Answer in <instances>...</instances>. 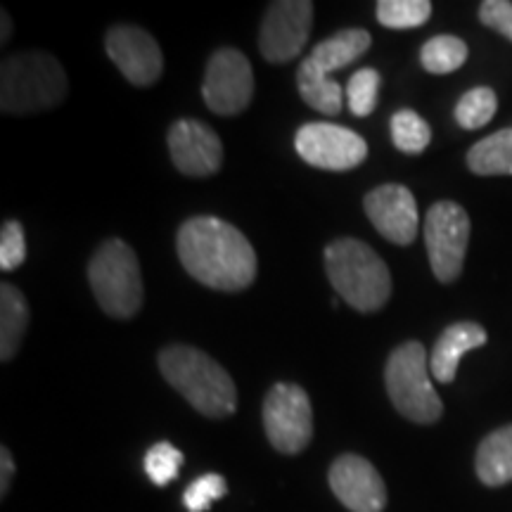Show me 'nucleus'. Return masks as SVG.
I'll list each match as a JSON object with an SVG mask.
<instances>
[{
	"label": "nucleus",
	"instance_id": "obj_16",
	"mask_svg": "<svg viewBox=\"0 0 512 512\" xmlns=\"http://www.w3.org/2000/svg\"><path fill=\"white\" fill-rule=\"evenodd\" d=\"M489 342V335L479 323H472V320H460V323L448 325V328L441 332V337L434 344L432 356H430V370L432 377L441 384H448L456 380L458 363L467 351L484 347Z\"/></svg>",
	"mask_w": 512,
	"mask_h": 512
},
{
	"label": "nucleus",
	"instance_id": "obj_27",
	"mask_svg": "<svg viewBox=\"0 0 512 512\" xmlns=\"http://www.w3.org/2000/svg\"><path fill=\"white\" fill-rule=\"evenodd\" d=\"M380 93V74L375 69H358L347 83V100L356 117H370L377 107Z\"/></svg>",
	"mask_w": 512,
	"mask_h": 512
},
{
	"label": "nucleus",
	"instance_id": "obj_22",
	"mask_svg": "<svg viewBox=\"0 0 512 512\" xmlns=\"http://www.w3.org/2000/svg\"><path fill=\"white\" fill-rule=\"evenodd\" d=\"M467 46L458 36L439 34L430 38L420 50L422 67L430 74H451L467 62Z\"/></svg>",
	"mask_w": 512,
	"mask_h": 512
},
{
	"label": "nucleus",
	"instance_id": "obj_32",
	"mask_svg": "<svg viewBox=\"0 0 512 512\" xmlns=\"http://www.w3.org/2000/svg\"><path fill=\"white\" fill-rule=\"evenodd\" d=\"M0 22H3V31H0V41L8 43V38L12 36V22H10L8 12H0Z\"/></svg>",
	"mask_w": 512,
	"mask_h": 512
},
{
	"label": "nucleus",
	"instance_id": "obj_2",
	"mask_svg": "<svg viewBox=\"0 0 512 512\" xmlns=\"http://www.w3.org/2000/svg\"><path fill=\"white\" fill-rule=\"evenodd\" d=\"M157 361L164 380L207 418H226L238 408L233 377L204 351L188 344H171L159 351Z\"/></svg>",
	"mask_w": 512,
	"mask_h": 512
},
{
	"label": "nucleus",
	"instance_id": "obj_18",
	"mask_svg": "<svg viewBox=\"0 0 512 512\" xmlns=\"http://www.w3.org/2000/svg\"><path fill=\"white\" fill-rule=\"evenodd\" d=\"M297 88L306 105L313 107V110L320 114H325V117H337V114L342 112V86H339L330 74H325L323 69L316 67L309 57L299 64Z\"/></svg>",
	"mask_w": 512,
	"mask_h": 512
},
{
	"label": "nucleus",
	"instance_id": "obj_20",
	"mask_svg": "<svg viewBox=\"0 0 512 512\" xmlns=\"http://www.w3.org/2000/svg\"><path fill=\"white\" fill-rule=\"evenodd\" d=\"M370 43H373V38H370L366 29H344L339 34L330 36L328 41L318 43L309 55V60L323 69L325 74H332L337 69L349 67L361 55H366Z\"/></svg>",
	"mask_w": 512,
	"mask_h": 512
},
{
	"label": "nucleus",
	"instance_id": "obj_17",
	"mask_svg": "<svg viewBox=\"0 0 512 512\" xmlns=\"http://www.w3.org/2000/svg\"><path fill=\"white\" fill-rule=\"evenodd\" d=\"M477 477L486 486L512 482V425L491 432L477 448Z\"/></svg>",
	"mask_w": 512,
	"mask_h": 512
},
{
	"label": "nucleus",
	"instance_id": "obj_15",
	"mask_svg": "<svg viewBox=\"0 0 512 512\" xmlns=\"http://www.w3.org/2000/svg\"><path fill=\"white\" fill-rule=\"evenodd\" d=\"M366 214L377 233L394 245H411L418 238L420 216L413 192L406 185L387 183L370 190L363 200Z\"/></svg>",
	"mask_w": 512,
	"mask_h": 512
},
{
	"label": "nucleus",
	"instance_id": "obj_7",
	"mask_svg": "<svg viewBox=\"0 0 512 512\" xmlns=\"http://www.w3.org/2000/svg\"><path fill=\"white\" fill-rule=\"evenodd\" d=\"M470 245V216L460 204L441 200L425 216V247L439 283H453L463 273Z\"/></svg>",
	"mask_w": 512,
	"mask_h": 512
},
{
	"label": "nucleus",
	"instance_id": "obj_3",
	"mask_svg": "<svg viewBox=\"0 0 512 512\" xmlns=\"http://www.w3.org/2000/svg\"><path fill=\"white\" fill-rule=\"evenodd\" d=\"M325 271L332 287L351 309L380 311L392 297V273L382 256L356 238H342L325 247Z\"/></svg>",
	"mask_w": 512,
	"mask_h": 512
},
{
	"label": "nucleus",
	"instance_id": "obj_31",
	"mask_svg": "<svg viewBox=\"0 0 512 512\" xmlns=\"http://www.w3.org/2000/svg\"><path fill=\"white\" fill-rule=\"evenodd\" d=\"M12 475H15V460H12L10 448H0V496H8Z\"/></svg>",
	"mask_w": 512,
	"mask_h": 512
},
{
	"label": "nucleus",
	"instance_id": "obj_21",
	"mask_svg": "<svg viewBox=\"0 0 512 512\" xmlns=\"http://www.w3.org/2000/svg\"><path fill=\"white\" fill-rule=\"evenodd\" d=\"M467 166L477 176H512V128H503L472 145Z\"/></svg>",
	"mask_w": 512,
	"mask_h": 512
},
{
	"label": "nucleus",
	"instance_id": "obj_6",
	"mask_svg": "<svg viewBox=\"0 0 512 512\" xmlns=\"http://www.w3.org/2000/svg\"><path fill=\"white\" fill-rule=\"evenodd\" d=\"M427 351L420 342H406L392 351L384 370L389 399L403 418L418 425H432L444 413L437 389L430 380Z\"/></svg>",
	"mask_w": 512,
	"mask_h": 512
},
{
	"label": "nucleus",
	"instance_id": "obj_28",
	"mask_svg": "<svg viewBox=\"0 0 512 512\" xmlns=\"http://www.w3.org/2000/svg\"><path fill=\"white\" fill-rule=\"evenodd\" d=\"M228 494V482L223 475H216V472H209V475H202L195 479L183 494V505L188 512H207L216 501H221L223 496Z\"/></svg>",
	"mask_w": 512,
	"mask_h": 512
},
{
	"label": "nucleus",
	"instance_id": "obj_9",
	"mask_svg": "<svg viewBox=\"0 0 512 512\" xmlns=\"http://www.w3.org/2000/svg\"><path fill=\"white\" fill-rule=\"evenodd\" d=\"M254 95L252 64L240 50L219 48L207 64L202 98L214 114L233 117L245 112Z\"/></svg>",
	"mask_w": 512,
	"mask_h": 512
},
{
	"label": "nucleus",
	"instance_id": "obj_10",
	"mask_svg": "<svg viewBox=\"0 0 512 512\" xmlns=\"http://www.w3.org/2000/svg\"><path fill=\"white\" fill-rule=\"evenodd\" d=\"M294 147L306 164L325 171L356 169L368 157L366 140L358 133L325 121H313L299 128Z\"/></svg>",
	"mask_w": 512,
	"mask_h": 512
},
{
	"label": "nucleus",
	"instance_id": "obj_24",
	"mask_svg": "<svg viewBox=\"0 0 512 512\" xmlns=\"http://www.w3.org/2000/svg\"><path fill=\"white\" fill-rule=\"evenodd\" d=\"M392 140L406 155H420L432 140V128L418 112L399 110L392 117Z\"/></svg>",
	"mask_w": 512,
	"mask_h": 512
},
{
	"label": "nucleus",
	"instance_id": "obj_19",
	"mask_svg": "<svg viewBox=\"0 0 512 512\" xmlns=\"http://www.w3.org/2000/svg\"><path fill=\"white\" fill-rule=\"evenodd\" d=\"M29 328V304L15 285H0V358L12 361Z\"/></svg>",
	"mask_w": 512,
	"mask_h": 512
},
{
	"label": "nucleus",
	"instance_id": "obj_1",
	"mask_svg": "<svg viewBox=\"0 0 512 512\" xmlns=\"http://www.w3.org/2000/svg\"><path fill=\"white\" fill-rule=\"evenodd\" d=\"M181 264L197 283L219 292H240L256 278V252L245 235L216 216H195L178 230Z\"/></svg>",
	"mask_w": 512,
	"mask_h": 512
},
{
	"label": "nucleus",
	"instance_id": "obj_8",
	"mask_svg": "<svg viewBox=\"0 0 512 512\" xmlns=\"http://www.w3.org/2000/svg\"><path fill=\"white\" fill-rule=\"evenodd\" d=\"M264 430L275 451L302 453L313 437V408L299 384L278 382L264 399Z\"/></svg>",
	"mask_w": 512,
	"mask_h": 512
},
{
	"label": "nucleus",
	"instance_id": "obj_13",
	"mask_svg": "<svg viewBox=\"0 0 512 512\" xmlns=\"http://www.w3.org/2000/svg\"><path fill=\"white\" fill-rule=\"evenodd\" d=\"M330 489L351 512H382L387 486L373 463L356 453H344L330 467Z\"/></svg>",
	"mask_w": 512,
	"mask_h": 512
},
{
	"label": "nucleus",
	"instance_id": "obj_26",
	"mask_svg": "<svg viewBox=\"0 0 512 512\" xmlns=\"http://www.w3.org/2000/svg\"><path fill=\"white\" fill-rule=\"evenodd\" d=\"M183 465V453L169 441H159L145 453V475L155 486H166L178 477Z\"/></svg>",
	"mask_w": 512,
	"mask_h": 512
},
{
	"label": "nucleus",
	"instance_id": "obj_25",
	"mask_svg": "<svg viewBox=\"0 0 512 512\" xmlns=\"http://www.w3.org/2000/svg\"><path fill=\"white\" fill-rule=\"evenodd\" d=\"M498 110V98L491 88L477 86L467 91L456 105V121L465 131H477L494 119Z\"/></svg>",
	"mask_w": 512,
	"mask_h": 512
},
{
	"label": "nucleus",
	"instance_id": "obj_4",
	"mask_svg": "<svg viewBox=\"0 0 512 512\" xmlns=\"http://www.w3.org/2000/svg\"><path fill=\"white\" fill-rule=\"evenodd\" d=\"M67 91V74L48 53L10 55L0 69V110L5 114L53 110L67 98Z\"/></svg>",
	"mask_w": 512,
	"mask_h": 512
},
{
	"label": "nucleus",
	"instance_id": "obj_11",
	"mask_svg": "<svg viewBox=\"0 0 512 512\" xmlns=\"http://www.w3.org/2000/svg\"><path fill=\"white\" fill-rule=\"evenodd\" d=\"M313 24L309 0H278L268 5L259 31L261 55L273 64H285L302 53Z\"/></svg>",
	"mask_w": 512,
	"mask_h": 512
},
{
	"label": "nucleus",
	"instance_id": "obj_29",
	"mask_svg": "<svg viewBox=\"0 0 512 512\" xmlns=\"http://www.w3.org/2000/svg\"><path fill=\"white\" fill-rule=\"evenodd\" d=\"M27 259V240H24V228L19 221H5L0 230V268L5 273L15 271Z\"/></svg>",
	"mask_w": 512,
	"mask_h": 512
},
{
	"label": "nucleus",
	"instance_id": "obj_23",
	"mask_svg": "<svg viewBox=\"0 0 512 512\" xmlns=\"http://www.w3.org/2000/svg\"><path fill=\"white\" fill-rule=\"evenodd\" d=\"M377 22L387 29H418L432 17L430 0H380Z\"/></svg>",
	"mask_w": 512,
	"mask_h": 512
},
{
	"label": "nucleus",
	"instance_id": "obj_14",
	"mask_svg": "<svg viewBox=\"0 0 512 512\" xmlns=\"http://www.w3.org/2000/svg\"><path fill=\"white\" fill-rule=\"evenodd\" d=\"M171 162L183 176H214L223 164V143L216 131L202 121L181 119L169 131Z\"/></svg>",
	"mask_w": 512,
	"mask_h": 512
},
{
	"label": "nucleus",
	"instance_id": "obj_12",
	"mask_svg": "<svg viewBox=\"0 0 512 512\" xmlns=\"http://www.w3.org/2000/svg\"><path fill=\"white\" fill-rule=\"evenodd\" d=\"M105 48L110 60L133 86H152L164 72V55L159 43L145 29L119 24L107 31Z\"/></svg>",
	"mask_w": 512,
	"mask_h": 512
},
{
	"label": "nucleus",
	"instance_id": "obj_30",
	"mask_svg": "<svg viewBox=\"0 0 512 512\" xmlns=\"http://www.w3.org/2000/svg\"><path fill=\"white\" fill-rule=\"evenodd\" d=\"M479 19L484 27L498 31L512 43V3L508 0H484L479 8Z\"/></svg>",
	"mask_w": 512,
	"mask_h": 512
},
{
	"label": "nucleus",
	"instance_id": "obj_5",
	"mask_svg": "<svg viewBox=\"0 0 512 512\" xmlns=\"http://www.w3.org/2000/svg\"><path fill=\"white\" fill-rule=\"evenodd\" d=\"M88 283L100 309L112 318H133L143 306V275L138 256L124 240H107L88 264Z\"/></svg>",
	"mask_w": 512,
	"mask_h": 512
}]
</instances>
